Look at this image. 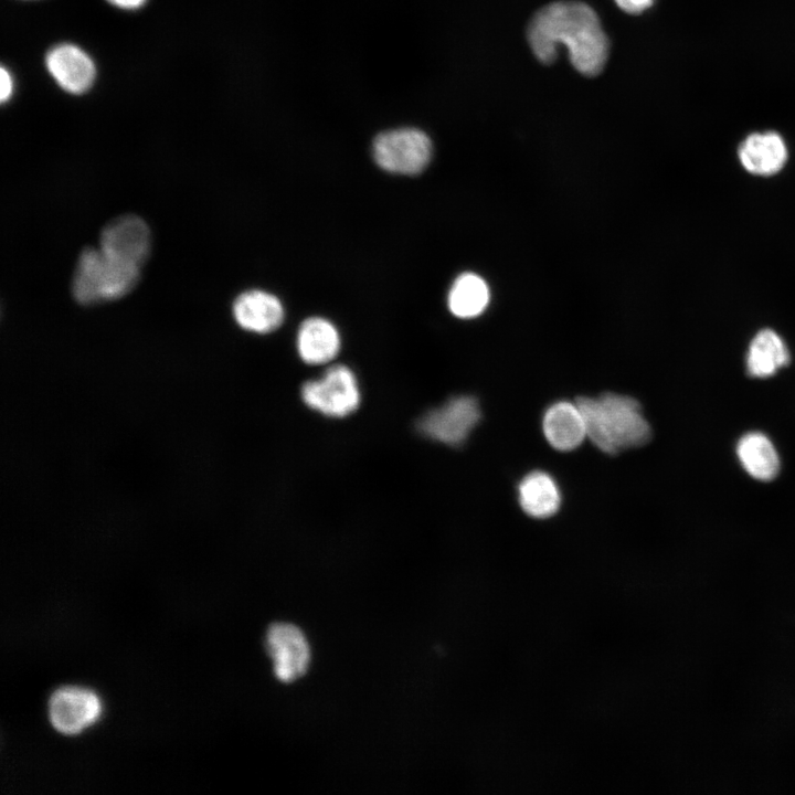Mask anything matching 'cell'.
Returning <instances> with one entry per match:
<instances>
[{
	"label": "cell",
	"instance_id": "cell-11",
	"mask_svg": "<svg viewBox=\"0 0 795 795\" xmlns=\"http://www.w3.org/2000/svg\"><path fill=\"white\" fill-rule=\"evenodd\" d=\"M45 63L56 83L68 93L82 94L91 88L95 80L92 59L76 45L54 46L47 53Z\"/></svg>",
	"mask_w": 795,
	"mask_h": 795
},
{
	"label": "cell",
	"instance_id": "cell-3",
	"mask_svg": "<svg viewBox=\"0 0 795 795\" xmlns=\"http://www.w3.org/2000/svg\"><path fill=\"white\" fill-rule=\"evenodd\" d=\"M139 276V266L114 258L100 248L86 247L74 271L72 294L82 305L115 300L131 292Z\"/></svg>",
	"mask_w": 795,
	"mask_h": 795
},
{
	"label": "cell",
	"instance_id": "cell-10",
	"mask_svg": "<svg viewBox=\"0 0 795 795\" xmlns=\"http://www.w3.org/2000/svg\"><path fill=\"white\" fill-rule=\"evenodd\" d=\"M738 159L745 171L756 177H772L786 165L788 149L776 131L748 135L738 148Z\"/></svg>",
	"mask_w": 795,
	"mask_h": 795
},
{
	"label": "cell",
	"instance_id": "cell-18",
	"mask_svg": "<svg viewBox=\"0 0 795 795\" xmlns=\"http://www.w3.org/2000/svg\"><path fill=\"white\" fill-rule=\"evenodd\" d=\"M490 294L486 282L473 273L459 275L453 283L447 298L448 309L458 318H474L480 315L489 303Z\"/></svg>",
	"mask_w": 795,
	"mask_h": 795
},
{
	"label": "cell",
	"instance_id": "cell-19",
	"mask_svg": "<svg viewBox=\"0 0 795 795\" xmlns=\"http://www.w3.org/2000/svg\"><path fill=\"white\" fill-rule=\"evenodd\" d=\"M615 2L625 12L636 14L648 9L654 0H615Z\"/></svg>",
	"mask_w": 795,
	"mask_h": 795
},
{
	"label": "cell",
	"instance_id": "cell-4",
	"mask_svg": "<svg viewBox=\"0 0 795 795\" xmlns=\"http://www.w3.org/2000/svg\"><path fill=\"white\" fill-rule=\"evenodd\" d=\"M432 141L421 129L402 127L379 134L372 145L375 162L382 169L401 174L424 170L432 157Z\"/></svg>",
	"mask_w": 795,
	"mask_h": 795
},
{
	"label": "cell",
	"instance_id": "cell-21",
	"mask_svg": "<svg viewBox=\"0 0 795 795\" xmlns=\"http://www.w3.org/2000/svg\"><path fill=\"white\" fill-rule=\"evenodd\" d=\"M112 4L121 9H137L141 7L146 0H107Z\"/></svg>",
	"mask_w": 795,
	"mask_h": 795
},
{
	"label": "cell",
	"instance_id": "cell-14",
	"mask_svg": "<svg viewBox=\"0 0 795 795\" xmlns=\"http://www.w3.org/2000/svg\"><path fill=\"white\" fill-rule=\"evenodd\" d=\"M296 344L298 354L304 362L324 364L338 354L340 336L337 328L329 320L321 317H311L300 325Z\"/></svg>",
	"mask_w": 795,
	"mask_h": 795
},
{
	"label": "cell",
	"instance_id": "cell-15",
	"mask_svg": "<svg viewBox=\"0 0 795 795\" xmlns=\"http://www.w3.org/2000/svg\"><path fill=\"white\" fill-rule=\"evenodd\" d=\"M518 499L527 515L544 519L559 510L561 492L551 475L542 470H533L519 483Z\"/></svg>",
	"mask_w": 795,
	"mask_h": 795
},
{
	"label": "cell",
	"instance_id": "cell-1",
	"mask_svg": "<svg viewBox=\"0 0 795 795\" xmlns=\"http://www.w3.org/2000/svg\"><path fill=\"white\" fill-rule=\"evenodd\" d=\"M530 47L542 63L556 57L558 46L569 51L573 66L586 76L602 72L608 56V40L598 17L580 1H558L542 8L528 28Z\"/></svg>",
	"mask_w": 795,
	"mask_h": 795
},
{
	"label": "cell",
	"instance_id": "cell-6",
	"mask_svg": "<svg viewBox=\"0 0 795 795\" xmlns=\"http://www.w3.org/2000/svg\"><path fill=\"white\" fill-rule=\"evenodd\" d=\"M480 417L481 412L476 398L457 395L424 414L417 422V430L436 442L459 446L468 438Z\"/></svg>",
	"mask_w": 795,
	"mask_h": 795
},
{
	"label": "cell",
	"instance_id": "cell-8",
	"mask_svg": "<svg viewBox=\"0 0 795 795\" xmlns=\"http://www.w3.org/2000/svg\"><path fill=\"white\" fill-rule=\"evenodd\" d=\"M265 645L278 680L292 682L307 671L309 644L297 626L289 623L272 624L266 632Z\"/></svg>",
	"mask_w": 795,
	"mask_h": 795
},
{
	"label": "cell",
	"instance_id": "cell-17",
	"mask_svg": "<svg viewBox=\"0 0 795 795\" xmlns=\"http://www.w3.org/2000/svg\"><path fill=\"white\" fill-rule=\"evenodd\" d=\"M736 454L750 476L768 481L780 469L777 452L770 438L760 432L743 435L736 445Z\"/></svg>",
	"mask_w": 795,
	"mask_h": 795
},
{
	"label": "cell",
	"instance_id": "cell-7",
	"mask_svg": "<svg viewBox=\"0 0 795 795\" xmlns=\"http://www.w3.org/2000/svg\"><path fill=\"white\" fill-rule=\"evenodd\" d=\"M102 708V701L93 690L66 686L51 695L47 714L56 731L76 734L97 721Z\"/></svg>",
	"mask_w": 795,
	"mask_h": 795
},
{
	"label": "cell",
	"instance_id": "cell-20",
	"mask_svg": "<svg viewBox=\"0 0 795 795\" xmlns=\"http://www.w3.org/2000/svg\"><path fill=\"white\" fill-rule=\"evenodd\" d=\"M12 78L10 73L2 67L1 68V102L4 103L12 93Z\"/></svg>",
	"mask_w": 795,
	"mask_h": 795
},
{
	"label": "cell",
	"instance_id": "cell-9",
	"mask_svg": "<svg viewBox=\"0 0 795 795\" xmlns=\"http://www.w3.org/2000/svg\"><path fill=\"white\" fill-rule=\"evenodd\" d=\"M150 246V230L137 215H120L106 224L100 233L99 248L104 253L139 267L148 258Z\"/></svg>",
	"mask_w": 795,
	"mask_h": 795
},
{
	"label": "cell",
	"instance_id": "cell-5",
	"mask_svg": "<svg viewBox=\"0 0 795 795\" xmlns=\"http://www.w3.org/2000/svg\"><path fill=\"white\" fill-rule=\"evenodd\" d=\"M301 399L308 407L326 416L344 417L359 407L361 393L352 370L337 364L321 378L304 383Z\"/></svg>",
	"mask_w": 795,
	"mask_h": 795
},
{
	"label": "cell",
	"instance_id": "cell-12",
	"mask_svg": "<svg viewBox=\"0 0 795 795\" xmlns=\"http://www.w3.org/2000/svg\"><path fill=\"white\" fill-rule=\"evenodd\" d=\"M233 317L237 325L250 332L268 333L284 320V308L279 299L264 290L242 293L233 304Z\"/></svg>",
	"mask_w": 795,
	"mask_h": 795
},
{
	"label": "cell",
	"instance_id": "cell-16",
	"mask_svg": "<svg viewBox=\"0 0 795 795\" xmlns=\"http://www.w3.org/2000/svg\"><path fill=\"white\" fill-rule=\"evenodd\" d=\"M788 362L789 351L776 331L762 329L751 340L746 353V370L751 377H771Z\"/></svg>",
	"mask_w": 795,
	"mask_h": 795
},
{
	"label": "cell",
	"instance_id": "cell-2",
	"mask_svg": "<svg viewBox=\"0 0 795 795\" xmlns=\"http://www.w3.org/2000/svg\"><path fill=\"white\" fill-rule=\"evenodd\" d=\"M586 437L603 453L616 454L647 443L651 431L639 403L627 395L604 393L576 399Z\"/></svg>",
	"mask_w": 795,
	"mask_h": 795
},
{
	"label": "cell",
	"instance_id": "cell-13",
	"mask_svg": "<svg viewBox=\"0 0 795 795\" xmlns=\"http://www.w3.org/2000/svg\"><path fill=\"white\" fill-rule=\"evenodd\" d=\"M542 428L548 443L561 452L575 449L586 437L581 411L569 401H558L545 410Z\"/></svg>",
	"mask_w": 795,
	"mask_h": 795
}]
</instances>
